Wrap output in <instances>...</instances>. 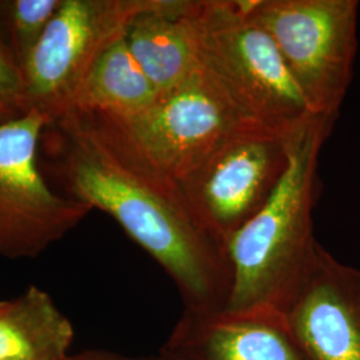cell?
Masks as SVG:
<instances>
[{
  "instance_id": "10",
  "label": "cell",
  "mask_w": 360,
  "mask_h": 360,
  "mask_svg": "<svg viewBox=\"0 0 360 360\" xmlns=\"http://www.w3.org/2000/svg\"><path fill=\"white\" fill-rule=\"evenodd\" d=\"M159 355L167 360H311L287 316L267 309H184Z\"/></svg>"
},
{
  "instance_id": "11",
  "label": "cell",
  "mask_w": 360,
  "mask_h": 360,
  "mask_svg": "<svg viewBox=\"0 0 360 360\" xmlns=\"http://www.w3.org/2000/svg\"><path fill=\"white\" fill-rule=\"evenodd\" d=\"M193 3L195 0H154L126 30L129 50L159 95L200 68L191 16Z\"/></svg>"
},
{
  "instance_id": "8",
  "label": "cell",
  "mask_w": 360,
  "mask_h": 360,
  "mask_svg": "<svg viewBox=\"0 0 360 360\" xmlns=\"http://www.w3.org/2000/svg\"><path fill=\"white\" fill-rule=\"evenodd\" d=\"M116 119L146 156L178 181L245 122L202 65L176 87L160 94L142 114Z\"/></svg>"
},
{
  "instance_id": "12",
  "label": "cell",
  "mask_w": 360,
  "mask_h": 360,
  "mask_svg": "<svg viewBox=\"0 0 360 360\" xmlns=\"http://www.w3.org/2000/svg\"><path fill=\"white\" fill-rule=\"evenodd\" d=\"M74 335L51 295L37 285L0 304V360H67Z\"/></svg>"
},
{
  "instance_id": "6",
  "label": "cell",
  "mask_w": 360,
  "mask_h": 360,
  "mask_svg": "<svg viewBox=\"0 0 360 360\" xmlns=\"http://www.w3.org/2000/svg\"><path fill=\"white\" fill-rule=\"evenodd\" d=\"M49 122L30 111L0 123V257H39L92 211L55 190L41 171L40 136Z\"/></svg>"
},
{
  "instance_id": "15",
  "label": "cell",
  "mask_w": 360,
  "mask_h": 360,
  "mask_svg": "<svg viewBox=\"0 0 360 360\" xmlns=\"http://www.w3.org/2000/svg\"><path fill=\"white\" fill-rule=\"evenodd\" d=\"M27 112L23 70L0 31V123Z\"/></svg>"
},
{
  "instance_id": "9",
  "label": "cell",
  "mask_w": 360,
  "mask_h": 360,
  "mask_svg": "<svg viewBox=\"0 0 360 360\" xmlns=\"http://www.w3.org/2000/svg\"><path fill=\"white\" fill-rule=\"evenodd\" d=\"M311 360H360V269L321 243L285 314Z\"/></svg>"
},
{
  "instance_id": "5",
  "label": "cell",
  "mask_w": 360,
  "mask_h": 360,
  "mask_svg": "<svg viewBox=\"0 0 360 360\" xmlns=\"http://www.w3.org/2000/svg\"><path fill=\"white\" fill-rule=\"evenodd\" d=\"M294 132L242 122L179 180L195 215L223 245L276 191L288 168Z\"/></svg>"
},
{
  "instance_id": "4",
  "label": "cell",
  "mask_w": 360,
  "mask_h": 360,
  "mask_svg": "<svg viewBox=\"0 0 360 360\" xmlns=\"http://www.w3.org/2000/svg\"><path fill=\"white\" fill-rule=\"evenodd\" d=\"M316 115H339L358 50L356 0H240Z\"/></svg>"
},
{
  "instance_id": "14",
  "label": "cell",
  "mask_w": 360,
  "mask_h": 360,
  "mask_svg": "<svg viewBox=\"0 0 360 360\" xmlns=\"http://www.w3.org/2000/svg\"><path fill=\"white\" fill-rule=\"evenodd\" d=\"M62 0L0 1V31L19 65H23L46 32Z\"/></svg>"
},
{
  "instance_id": "13",
  "label": "cell",
  "mask_w": 360,
  "mask_h": 360,
  "mask_svg": "<svg viewBox=\"0 0 360 360\" xmlns=\"http://www.w3.org/2000/svg\"><path fill=\"white\" fill-rule=\"evenodd\" d=\"M158 98L159 92L134 58L124 34L92 65L71 108L129 119L148 110Z\"/></svg>"
},
{
  "instance_id": "3",
  "label": "cell",
  "mask_w": 360,
  "mask_h": 360,
  "mask_svg": "<svg viewBox=\"0 0 360 360\" xmlns=\"http://www.w3.org/2000/svg\"><path fill=\"white\" fill-rule=\"evenodd\" d=\"M199 60L245 120L294 132L311 111L269 32L240 0H195Z\"/></svg>"
},
{
  "instance_id": "1",
  "label": "cell",
  "mask_w": 360,
  "mask_h": 360,
  "mask_svg": "<svg viewBox=\"0 0 360 360\" xmlns=\"http://www.w3.org/2000/svg\"><path fill=\"white\" fill-rule=\"evenodd\" d=\"M40 167L63 195L110 215L166 271L184 309L224 311L226 245L195 215L180 183L147 158L114 116L72 107L41 132Z\"/></svg>"
},
{
  "instance_id": "16",
  "label": "cell",
  "mask_w": 360,
  "mask_h": 360,
  "mask_svg": "<svg viewBox=\"0 0 360 360\" xmlns=\"http://www.w3.org/2000/svg\"><path fill=\"white\" fill-rule=\"evenodd\" d=\"M67 360H167L163 356H156V358H135V356H126L120 355L115 352H108V351H101V349H90L86 352H80L77 355H71Z\"/></svg>"
},
{
  "instance_id": "7",
  "label": "cell",
  "mask_w": 360,
  "mask_h": 360,
  "mask_svg": "<svg viewBox=\"0 0 360 360\" xmlns=\"http://www.w3.org/2000/svg\"><path fill=\"white\" fill-rule=\"evenodd\" d=\"M154 0H62L22 65L27 108L50 120L74 103L84 79L131 20Z\"/></svg>"
},
{
  "instance_id": "2",
  "label": "cell",
  "mask_w": 360,
  "mask_h": 360,
  "mask_svg": "<svg viewBox=\"0 0 360 360\" xmlns=\"http://www.w3.org/2000/svg\"><path fill=\"white\" fill-rule=\"evenodd\" d=\"M336 116L312 115L292 136L288 168L270 200L226 242L232 290L226 311L267 309L287 314L318 242L312 211L321 191L323 144Z\"/></svg>"
}]
</instances>
